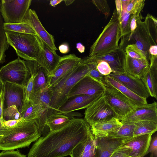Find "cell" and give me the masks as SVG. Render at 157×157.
Instances as JSON below:
<instances>
[{"label": "cell", "mask_w": 157, "mask_h": 157, "mask_svg": "<svg viewBox=\"0 0 157 157\" xmlns=\"http://www.w3.org/2000/svg\"><path fill=\"white\" fill-rule=\"evenodd\" d=\"M48 118V111L39 103H34L29 101L28 106L22 113V121L34 120L36 121L42 115Z\"/></svg>", "instance_id": "cell-29"}, {"label": "cell", "mask_w": 157, "mask_h": 157, "mask_svg": "<svg viewBox=\"0 0 157 157\" xmlns=\"http://www.w3.org/2000/svg\"><path fill=\"white\" fill-rule=\"evenodd\" d=\"M152 135H139L125 140L114 151L121 152L129 157H144L146 155Z\"/></svg>", "instance_id": "cell-11"}, {"label": "cell", "mask_w": 157, "mask_h": 157, "mask_svg": "<svg viewBox=\"0 0 157 157\" xmlns=\"http://www.w3.org/2000/svg\"><path fill=\"white\" fill-rule=\"evenodd\" d=\"M25 87L10 82L2 84L3 111L14 105L21 115L24 105Z\"/></svg>", "instance_id": "cell-12"}, {"label": "cell", "mask_w": 157, "mask_h": 157, "mask_svg": "<svg viewBox=\"0 0 157 157\" xmlns=\"http://www.w3.org/2000/svg\"><path fill=\"white\" fill-rule=\"evenodd\" d=\"M102 95H79L71 97L59 109L56 113L63 114L87 108Z\"/></svg>", "instance_id": "cell-19"}, {"label": "cell", "mask_w": 157, "mask_h": 157, "mask_svg": "<svg viewBox=\"0 0 157 157\" xmlns=\"http://www.w3.org/2000/svg\"><path fill=\"white\" fill-rule=\"evenodd\" d=\"M22 120V119L18 120H13L3 121V126L7 127H11L16 125Z\"/></svg>", "instance_id": "cell-46"}, {"label": "cell", "mask_w": 157, "mask_h": 157, "mask_svg": "<svg viewBox=\"0 0 157 157\" xmlns=\"http://www.w3.org/2000/svg\"><path fill=\"white\" fill-rule=\"evenodd\" d=\"M138 17H137L136 16L132 14V15L130 23V29L131 32L128 35V37H130L131 36L132 33L136 29L137 27L136 20Z\"/></svg>", "instance_id": "cell-45"}, {"label": "cell", "mask_w": 157, "mask_h": 157, "mask_svg": "<svg viewBox=\"0 0 157 157\" xmlns=\"http://www.w3.org/2000/svg\"><path fill=\"white\" fill-rule=\"evenodd\" d=\"M81 59L73 54L60 56L52 76L49 78L46 88L57 84L69 72L79 63Z\"/></svg>", "instance_id": "cell-16"}, {"label": "cell", "mask_w": 157, "mask_h": 157, "mask_svg": "<svg viewBox=\"0 0 157 157\" xmlns=\"http://www.w3.org/2000/svg\"><path fill=\"white\" fill-rule=\"evenodd\" d=\"M125 154L118 151H114L109 157H128Z\"/></svg>", "instance_id": "cell-52"}, {"label": "cell", "mask_w": 157, "mask_h": 157, "mask_svg": "<svg viewBox=\"0 0 157 157\" xmlns=\"http://www.w3.org/2000/svg\"><path fill=\"white\" fill-rule=\"evenodd\" d=\"M92 134L90 126L84 119L74 118L62 128L49 132L33 144L28 157H64Z\"/></svg>", "instance_id": "cell-1"}, {"label": "cell", "mask_w": 157, "mask_h": 157, "mask_svg": "<svg viewBox=\"0 0 157 157\" xmlns=\"http://www.w3.org/2000/svg\"><path fill=\"white\" fill-rule=\"evenodd\" d=\"M133 136L146 134H153L157 130V121H143L134 124Z\"/></svg>", "instance_id": "cell-30"}, {"label": "cell", "mask_w": 157, "mask_h": 157, "mask_svg": "<svg viewBox=\"0 0 157 157\" xmlns=\"http://www.w3.org/2000/svg\"><path fill=\"white\" fill-rule=\"evenodd\" d=\"M89 71L88 75L94 79L104 84L105 80V76L101 74L96 68V63H91L87 64Z\"/></svg>", "instance_id": "cell-40"}, {"label": "cell", "mask_w": 157, "mask_h": 157, "mask_svg": "<svg viewBox=\"0 0 157 157\" xmlns=\"http://www.w3.org/2000/svg\"><path fill=\"white\" fill-rule=\"evenodd\" d=\"M124 51L126 54L131 58L141 60H147L144 54L135 44L127 45L125 48Z\"/></svg>", "instance_id": "cell-37"}, {"label": "cell", "mask_w": 157, "mask_h": 157, "mask_svg": "<svg viewBox=\"0 0 157 157\" xmlns=\"http://www.w3.org/2000/svg\"><path fill=\"white\" fill-rule=\"evenodd\" d=\"M66 6H68L73 3L75 1L74 0H64L63 1Z\"/></svg>", "instance_id": "cell-54"}, {"label": "cell", "mask_w": 157, "mask_h": 157, "mask_svg": "<svg viewBox=\"0 0 157 157\" xmlns=\"http://www.w3.org/2000/svg\"><path fill=\"white\" fill-rule=\"evenodd\" d=\"M9 45L17 55L26 60L37 61L41 53L40 39L36 35L5 31Z\"/></svg>", "instance_id": "cell-5"}, {"label": "cell", "mask_w": 157, "mask_h": 157, "mask_svg": "<svg viewBox=\"0 0 157 157\" xmlns=\"http://www.w3.org/2000/svg\"><path fill=\"white\" fill-rule=\"evenodd\" d=\"M76 48L80 53H83L85 51V46L80 42L76 44Z\"/></svg>", "instance_id": "cell-51"}, {"label": "cell", "mask_w": 157, "mask_h": 157, "mask_svg": "<svg viewBox=\"0 0 157 157\" xmlns=\"http://www.w3.org/2000/svg\"><path fill=\"white\" fill-rule=\"evenodd\" d=\"M143 17L141 15L136 20L137 27L130 37L134 39L137 48L142 52L149 62L151 56L149 49L151 46L157 45L156 19L153 16L148 14L144 21H142Z\"/></svg>", "instance_id": "cell-6"}, {"label": "cell", "mask_w": 157, "mask_h": 157, "mask_svg": "<svg viewBox=\"0 0 157 157\" xmlns=\"http://www.w3.org/2000/svg\"><path fill=\"white\" fill-rule=\"evenodd\" d=\"M0 157H26V155L22 154L18 150H3L0 153Z\"/></svg>", "instance_id": "cell-43"}, {"label": "cell", "mask_w": 157, "mask_h": 157, "mask_svg": "<svg viewBox=\"0 0 157 157\" xmlns=\"http://www.w3.org/2000/svg\"><path fill=\"white\" fill-rule=\"evenodd\" d=\"M139 96L147 99L149 95L141 79L125 72H113L108 75Z\"/></svg>", "instance_id": "cell-18"}, {"label": "cell", "mask_w": 157, "mask_h": 157, "mask_svg": "<svg viewBox=\"0 0 157 157\" xmlns=\"http://www.w3.org/2000/svg\"><path fill=\"white\" fill-rule=\"evenodd\" d=\"M3 118L5 121L22 119L15 105H13L3 111Z\"/></svg>", "instance_id": "cell-39"}, {"label": "cell", "mask_w": 157, "mask_h": 157, "mask_svg": "<svg viewBox=\"0 0 157 157\" xmlns=\"http://www.w3.org/2000/svg\"><path fill=\"white\" fill-rule=\"evenodd\" d=\"M130 0H115L116 10L118 16L121 37L130 33V23L132 14L128 12L126 7Z\"/></svg>", "instance_id": "cell-25"}, {"label": "cell", "mask_w": 157, "mask_h": 157, "mask_svg": "<svg viewBox=\"0 0 157 157\" xmlns=\"http://www.w3.org/2000/svg\"><path fill=\"white\" fill-rule=\"evenodd\" d=\"M121 37L118 16L115 9L109 22L91 46L89 56L105 55L117 50Z\"/></svg>", "instance_id": "cell-4"}, {"label": "cell", "mask_w": 157, "mask_h": 157, "mask_svg": "<svg viewBox=\"0 0 157 157\" xmlns=\"http://www.w3.org/2000/svg\"><path fill=\"white\" fill-rule=\"evenodd\" d=\"M59 49L60 52L62 54L67 53L70 51L68 44L67 43H64L61 44L59 47Z\"/></svg>", "instance_id": "cell-47"}, {"label": "cell", "mask_w": 157, "mask_h": 157, "mask_svg": "<svg viewBox=\"0 0 157 157\" xmlns=\"http://www.w3.org/2000/svg\"><path fill=\"white\" fill-rule=\"evenodd\" d=\"M3 121L0 118V128L2 126H3Z\"/></svg>", "instance_id": "cell-55"}, {"label": "cell", "mask_w": 157, "mask_h": 157, "mask_svg": "<svg viewBox=\"0 0 157 157\" xmlns=\"http://www.w3.org/2000/svg\"><path fill=\"white\" fill-rule=\"evenodd\" d=\"M41 135L34 120H21L11 127L2 126L0 128V150H14L28 147Z\"/></svg>", "instance_id": "cell-2"}, {"label": "cell", "mask_w": 157, "mask_h": 157, "mask_svg": "<svg viewBox=\"0 0 157 157\" xmlns=\"http://www.w3.org/2000/svg\"><path fill=\"white\" fill-rule=\"evenodd\" d=\"M3 28L5 31H10L37 35L31 26L26 22L15 24L4 23Z\"/></svg>", "instance_id": "cell-34"}, {"label": "cell", "mask_w": 157, "mask_h": 157, "mask_svg": "<svg viewBox=\"0 0 157 157\" xmlns=\"http://www.w3.org/2000/svg\"><path fill=\"white\" fill-rule=\"evenodd\" d=\"M143 121H157V103H153L136 106L121 120L122 124H134Z\"/></svg>", "instance_id": "cell-15"}, {"label": "cell", "mask_w": 157, "mask_h": 157, "mask_svg": "<svg viewBox=\"0 0 157 157\" xmlns=\"http://www.w3.org/2000/svg\"><path fill=\"white\" fill-rule=\"evenodd\" d=\"M105 90L104 84L87 75L75 85L68 94L67 98L68 99L79 95H102Z\"/></svg>", "instance_id": "cell-14"}, {"label": "cell", "mask_w": 157, "mask_h": 157, "mask_svg": "<svg viewBox=\"0 0 157 157\" xmlns=\"http://www.w3.org/2000/svg\"><path fill=\"white\" fill-rule=\"evenodd\" d=\"M71 120L63 114L53 113L51 114L46 121V124L49 132L59 130L67 124Z\"/></svg>", "instance_id": "cell-31"}, {"label": "cell", "mask_w": 157, "mask_h": 157, "mask_svg": "<svg viewBox=\"0 0 157 157\" xmlns=\"http://www.w3.org/2000/svg\"><path fill=\"white\" fill-rule=\"evenodd\" d=\"M63 1L62 0H51L50 1L49 4L53 7H55L56 5Z\"/></svg>", "instance_id": "cell-53"}, {"label": "cell", "mask_w": 157, "mask_h": 157, "mask_svg": "<svg viewBox=\"0 0 157 157\" xmlns=\"http://www.w3.org/2000/svg\"><path fill=\"white\" fill-rule=\"evenodd\" d=\"M40 40L41 53L36 62L44 68L49 78L52 76L59 62L60 56L58 55L56 52L52 50Z\"/></svg>", "instance_id": "cell-21"}, {"label": "cell", "mask_w": 157, "mask_h": 157, "mask_svg": "<svg viewBox=\"0 0 157 157\" xmlns=\"http://www.w3.org/2000/svg\"><path fill=\"white\" fill-rule=\"evenodd\" d=\"M149 53L150 56H157V46L153 45L151 46L149 49Z\"/></svg>", "instance_id": "cell-50"}, {"label": "cell", "mask_w": 157, "mask_h": 157, "mask_svg": "<svg viewBox=\"0 0 157 157\" xmlns=\"http://www.w3.org/2000/svg\"></svg>", "instance_id": "cell-58"}, {"label": "cell", "mask_w": 157, "mask_h": 157, "mask_svg": "<svg viewBox=\"0 0 157 157\" xmlns=\"http://www.w3.org/2000/svg\"><path fill=\"white\" fill-rule=\"evenodd\" d=\"M96 63L97 69L102 75L107 76L113 72L110 65L107 62L103 60H100Z\"/></svg>", "instance_id": "cell-42"}, {"label": "cell", "mask_w": 157, "mask_h": 157, "mask_svg": "<svg viewBox=\"0 0 157 157\" xmlns=\"http://www.w3.org/2000/svg\"><path fill=\"white\" fill-rule=\"evenodd\" d=\"M149 67L141 79L149 94L157 99V59L150 61Z\"/></svg>", "instance_id": "cell-24"}, {"label": "cell", "mask_w": 157, "mask_h": 157, "mask_svg": "<svg viewBox=\"0 0 157 157\" xmlns=\"http://www.w3.org/2000/svg\"><path fill=\"white\" fill-rule=\"evenodd\" d=\"M125 57L124 49L119 46L118 49L108 54L99 56L86 57L81 59V62L87 64L96 63L98 61L103 60L109 64L113 72L124 73L125 72L124 66Z\"/></svg>", "instance_id": "cell-13"}, {"label": "cell", "mask_w": 157, "mask_h": 157, "mask_svg": "<svg viewBox=\"0 0 157 157\" xmlns=\"http://www.w3.org/2000/svg\"><path fill=\"white\" fill-rule=\"evenodd\" d=\"M2 84L0 82V93L2 91Z\"/></svg>", "instance_id": "cell-56"}, {"label": "cell", "mask_w": 157, "mask_h": 157, "mask_svg": "<svg viewBox=\"0 0 157 157\" xmlns=\"http://www.w3.org/2000/svg\"><path fill=\"white\" fill-rule=\"evenodd\" d=\"M96 145L92 133L88 138L78 144L73 149L71 157H96Z\"/></svg>", "instance_id": "cell-27"}, {"label": "cell", "mask_w": 157, "mask_h": 157, "mask_svg": "<svg viewBox=\"0 0 157 157\" xmlns=\"http://www.w3.org/2000/svg\"><path fill=\"white\" fill-rule=\"evenodd\" d=\"M107 84L119 90L135 106L147 104V99L137 95L109 75L105 76L104 83Z\"/></svg>", "instance_id": "cell-26"}, {"label": "cell", "mask_w": 157, "mask_h": 157, "mask_svg": "<svg viewBox=\"0 0 157 157\" xmlns=\"http://www.w3.org/2000/svg\"><path fill=\"white\" fill-rule=\"evenodd\" d=\"M3 20L0 13V64L6 61V51L9 45L8 43L6 34L3 28Z\"/></svg>", "instance_id": "cell-35"}, {"label": "cell", "mask_w": 157, "mask_h": 157, "mask_svg": "<svg viewBox=\"0 0 157 157\" xmlns=\"http://www.w3.org/2000/svg\"><path fill=\"white\" fill-rule=\"evenodd\" d=\"M63 114L67 117L70 120L74 118H77L75 117H80L83 116L81 113L74 111L67 113Z\"/></svg>", "instance_id": "cell-48"}, {"label": "cell", "mask_w": 157, "mask_h": 157, "mask_svg": "<svg viewBox=\"0 0 157 157\" xmlns=\"http://www.w3.org/2000/svg\"><path fill=\"white\" fill-rule=\"evenodd\" d=\"M92 2L102 13L104 15L107 19L110 14V8L107 1L105 0H93Z\"/></svg>", "instance_id": "cell-41"}, {"label": "cell", "mask_w": 157, "mask_h": 157, "mask_svg": "<svg viewBox=\"0 0 157 157\" xmlns=\"http://www.w3.org/2000/svg\"><path fill=\"white\" fill-rule=\"evenodd\" d=\"M144 0H130L127 7V11L138 17L145 4Z\"/></svg>", "instance_id": "cell-36"}, {"label": "cell", "mask_w": 157, "mask_h": 157, "mask_svg": "<svg viewBox=\"0 0 157 157\" xmlns=\"http://www.w3.org/2000/svg\"><path fill=\"white\" fill-rule=\"evenodd\" d=\"M149 62L147 60L133 58L126 54L124 71L133 77L141 79L149 69Z\"/></svg>", "instance_id": "cell-23"}, {"label": "cell", "mask_w": 157, "mask_h": 157, "mask_svg": "<svg viewBox=\"0 0 157 157\" xmlns=\"http://www.w3.org/2000/svg\"><path fill=\"white\" fill-rule=\"evenodd\" d=\"M25 62L29 72L35 74L31 95L42 91L48 83L49 77L45 70L36 61L26 60Z\"/></svg>", "instance_id": "cell-20"}, {"label": "cell", "mask_w": 157, "mask_h": 157, "mask_svg": "<svg viewBox=\"0 0 157 157\" xmlns=\"http://www.w3.org/2000/svg\"><path fill=\"white\" fill-rule=\"evenodd\" d=\"M150 157H154L153 154L152 153L151 154L150 156Z\"/></svg>", "instance_id": "cell-57"}, {"label": "cell", "mask_w": 157, "mask_h": 157, "mask_svg": "<svg viewBox=\"0 0 157 157\" xmlns=\"http://www.w3.org/2000/svg\"><path fill=\"white\" fill-rule=\"evenodd\" d=\"M23 22L28 23L41 40L52 50L56 52V51L58 49L55 45L53 36L44 29L34 10L31 9L29 10Z\"/></svg>", "instance_id": "cell-17"}, {"label": "cell", "mask_w": 157, "mask_h": 157, "mask_svg": "<svg viewBox=\"0 0 157 157\" xmlns=\"http://www.w3.org/2000/svg\"><path fill=\"white\" fill-rule=\"evenodd\" d=\"M122 125L121 121L113 118L105 122L94 124L90 127L94 136H103L115 132Z\"/></svg>", "instance_id": "cell-28"}, {"label": "cell", "mask_w": 157, "mask_h": 157, "mask_svg": "<svg viewBox=\"0 0 157 157\" xmlns=\"http://www.w3.org/2000/svg\"><path fill=\"white\" fill-rule=\"evenodd\" d=\"M84 115V120L90 126L113 118L118 119L117 115L105 101L102 95L86 108Z\"/></svg>", "instance_id": "cell-10"}, {"label": "cell", "mask_w": 157, "mask_h": 157, "mask_svg": "<svg viewBox=\"0 0 157 157\" xmlns=\"http://www.w3.org/2000/svg\"><path fill=\"white\" fill-rule=\"evenodd\" d=\"M30 73L31 77L25 87L24 105L23 111L21 116L29 105V99L33 89L34 81L35 77V74L33 72Z\"/></svg>", "instance_id": "cell-38"}, {"label": "cell", "mask_w": 157, "mask_h": 157, "mask_svg": "<svg viewBox=\"0 0 157 157\" xmlns=\"http://www.w3.org/2000/svg\"><path fill=\"white\" fill-rule=\"evenodd\" d=\"M25 61L18 57L0 69V82H10L26 87L30 78Z\"/></svg>", "instance_id": "cell-7"}, {"label": "cell", "mask_w": 157, "mask_h": 157, "mask_svg": "<svg viewBox=\"0 0 157 157\" xmlns=\"http://www.w3.org/2000/svg\"><path fill=\"white\" fill-rule=\"evenodd\" d=\"M31 0H2L0 13L4 23L15 24L22 22L29 9Z\"/></svg>", "instance_id": "cell-8"}, {"label": "cell", "mask_w": 157, "mask_h": 157, "mask_svg": "<svg viewBox=\"0 0 157 157\" xmlns=\"http://www.w3.org/2000/svg\"><path fill=\"white\" fill-rule=\"evenodd\" d=\"M104 85L105 90L102 95L104 98L121 121L136 106L117 89L106 83Z\"/></svg>", "instance_id": "cell-9"}, {"label": "cell", "mask_w": 157, "mask_h": 157, "mask_svg": "<svg viewBox=\"0 0 157 157\" xmlns=\"http://www.w3.org/2000/svg\"><path fill=\"white\" fill-rule=\"evenodd\" d=\"M51 98V92L50 88H46L40 93L31 96L29 101L34 103H39L49 112Z\"/></svg>", "instance_id": "cell-33"}, {"label": "cell", "mask_w": 157, "mask_h": 157, "mask_svg": "<svg viewBox=\"0 0 157 157\" xmlns=\"http://www.w3.org/2000/svg\"><path fill=\"white\" fill-rule=\"evenodd\" d=\"M94 136L96 145V157H109L124 141L108 136Z\"/></svg>", "instance_id": "cell-22"}, {"label": "cell", "mask_w": 157, "mask_h": 157, "mask_svg": "<svg viewBox=\"0 0 157 157\" xmlns=\"http://www.w3.org/2000/svg\"><path fill=\"white\" fill-rule=\"evenodd\" d=\"M3 96L2 91L0 93V118L4 120L3 116Z\"/></svg>", "instance_id": "cell-49"}, {"label": "cell", "mask_w": 157, "mask_h": 157, "mask_svg": "<svg viewBox=\"0 0 157 157\" xmlns=\"http://www.w3.org/2000/svg\"><path fill=\"white\" fill-rule=\"evenodd\" d=\"M149 153L153 154L154 157H157V136H155L151 139L150 145L146 153Z\"/></svg>", "instance_id": "cell-44"}, {"label": "cell", "mask_w": 157, "mask_h": 157, "mask_svg": "<svg viewBox=\"0 0 157 157\" xmlns=\"http://www.w3.org/2000/svg\"><path fill=\"white\" fill-rule=\"evenodd\" d=\"M134 128V124H122V125L115 132L106 135L99 136H108L113 138L125 140L133 136Z\"/></svg>", "instance_id": "cell-32"}, {"label": "cell", "mask_w": 157, "mask_h": 157, "mask_svg": "<svg viewBox=\"0 0 157 157\" xmlns=\"http://www.w3.org/2000/svg\"><path fill=\"white\" fill-rule=\"evenodd\" d=\"M89 71L88 65L80 61L57 84L50 88L51 98L48 117L56 113L59 107L67 100V96L71 89L81 79L87 75Z\"/></svg>", "instance_id": "cell-3"}]
</instances>
